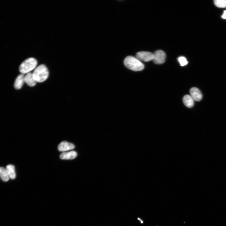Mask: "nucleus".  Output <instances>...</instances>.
Returning a JSON list of instances; mask_svg holds the SVG:
<instances>
[{"mask_svg":"<svg viewBox=\"0 0 226 226\" xmlns=\"http://www.w3.org/2000/svg\"><path fill=\"white\" fill-rule=\"evenodd\" d=\"M49 71L47 67L44 65H39L36 68L32 73L33 77L37 82L43 83L49 76Z\"/></svg>","mask_w":226,"mask_h":226,"instance_id":"1","label":"nucleus"},{"mask_svg":"<svg viewBox=\"0 0 226 226\" xmlns=\"http://www.w3.org/2000/svg\"><path fill=\"white\" fill-rule=\"evenodd\" d=\"M125 66L128 69L135 71H140L144 68V65L136 58L132 56L126 57L124 61Z\"/></svg>","mask_w":226,"mask_h":226,"instance_id":"2","label":"nucleus"},{"mask_svg":"<svg viewBox=\"0 0 226 226\" xmlns=\"http://www.w3.org/2000/svg\"><path fill=\"white\" fill-rule=\"evenodd\" d=\"M38 65L37 60L33 58H30L24 61L20 65L19 70L22 74H27L36 68Z\"/></svg>","mask_w":226,"mask_h":226,"instance_id":"3","label":"nucleus"},{"mask_svg":"<svg viewBox=\"0 0 226 226\" xmlns=\"http://www.w3.org/2000/svg\"><path fill=\"white\" fill-rule=\"evenodd\" d=\"M166 54L165 52L161 50L155 51L154 53L153 60L156 64L161 65L165 62Z\"/></svg>","mask_w":226,"mask_h":226,"instance_id":"4","label":"nucleus"},{"mask_svg":"<svg viewBox=\"0 0 226 226\" xmlns=\"http://www.w3.org/2000/svg\"><path fill=\"white\" fill-rule=\"evenodd\" d=\"M136 58L140 61L148 62L153 60L154 53L148 52H140L136 54Z\"/></svg>","mask_w":226,"mask_h":226,"instance_id":"5","label":"nucleus"},{"mask_svg":"<svg viewBox=\"0 0 226 226\" xmlns=\"http://www.w3.org/2000/svg\"><path fill=\"white\" fill-rule=\"evenodd\" d=\"M74 146L72 143L64 141L61 142L58 146V149L60 152H65L74 149Z\"/></svg>","mask_w":226,"mask_h":226,"instance_id":"6","label":"nucleus"},{"mask_svg":"<svg viewBox=\"0 0 226 226\" xmlns=\"http://www.w3.org/2000/svg\"><path fill=\"white\" fill-rule=\"evenodd\" d=\"M191 96L194 100L197 101H201L202 98V94L199 89L193 87L190 90Z\"/></svg>","mask_w":226,"mask_h":226,"instance_id":"7","label":"nucleus"},{"mask_svg":"<svg viewBox=\"0 0 226 226\" xmlns=\"http://www.w3.org/2000/svg\"><path fill=\"white\" fill-rule=\"evenodd\" d=\"M77 154L76 152L72 151L64 152L62 153L60 156V158L62 160H72L77 157Z\"/></svg>","mask_w":226,"mask_h":226,"instance_id":"8","label":"nucleus"},{"mask_svg":"<svg viewBox=\"0 0 226 226\" xmlns=\"http://www.w3.org/2000/svg\"><path fill=\"white\" fill-rule=\"evenodd\" d=\"M24 75L20 74L17 77L14 84L15 88L17 90H19L22 87L25 82Z\"/></svg>","mask_w":226,"mask_h":226,"instance_id":"9","label":"nucleus"},{"mask_svg":"<svg viewBox=\"0 0 226 226\" xmlns=\"http://www.w3.org/2000/svg\"><path fill=\"white\" fill-rule=\"evenodd\" d=\"M24 81L27 85L31 87L35 86L37 83V82L33 77L32 73L31 72L25 75Z\"/></svg>","mask_w":226,"mask_h":226,"instance_id":"10","label":"nucleus"},{"mask_svg":"<svg viewBox=\"0 0 226 226\" xmlns=\"http://www.w3.org/2000/svg\"><path fill=\"white\" fill-rule=\"evenodd\" d=\"M194 100L189 95H185L183 98V102L185 106L188 108L192 107L194 105Z\"/></svg>","mask_w":226,"mask_h":226,"instance_id":"11","label":"nucleus"},{"mask_svg":"<svg viewBox=\"0 0 226 226\" xmlns=\"http://www.w3.org/2000/svg\"><path fill=\"white\" fill-rule=\"evenodd\" d=\"M10 179H15L16 175L15 171V167L11 165H9L6 166V168Z\"/></svg>","mask_w":226,"mask_h":226,"instance_id":"12","label":"nucleus"},{"mask_svg":"<svg viewBox=\"0 0 226 226\" xmlns=\"http://www.w3.org/2000/svg\"><path fill=\"white\" fill-rule=\"evenodd\" d=\"M0 177L5 182H8L10 179L7 171L3 167H0Z\"/></svg>","mask_w":226,"mask_h":226,"instance_id":"13","label":"nucleus"},{"mask_svg":"<svg viewBox=\"0 0 226 226\" xmlns=\"http://www.w3.org/2000/svg\"><path fill=\"white\" fill-rule=\"evenodd\" d=\"M214 2L215 5L217 7L226 8V0H215Z\"/></svg>","mask_w":226,"mask_h":226,"instance_id":"14","label":"nucleus"},{"mask_svg":"<svg viewBox=\"0 0 226 226\" xmlns=\"http://www.w3.org/2000/svg\"><path fill=\"white\" fill-rule=\"evenodd\" d=\"M179 61L181 66H184L187 65L188 62L186 59L184 57H180L178 58Z\"/></svg>","mask_w":226,"mask_h":226,"instance_id":"15","label":"nucleus"},{"mask_svg":"<svg viewBox=\"0 0 226 226\" xmlns=\"http://www.w3.org/2000/svg\"><path fill=\"white\" fill-rule=\"evenodd\" d=\"M222 18L224 19H226V11H224Z\"/></svg>","mask_w":226,"mask_h":226,"instance_id":"16","label":"nucleus"},{"mask_svg":"<svg viewBox=\"0 0 226 226\" xmlns=\"http://www.w3.org/2000/svg\"><path fill=\"white\" fill-rule=\"evenodd\" d=\"M138 220H140V221H141V223H143V221H142V220H141V219H140V218H138Z\"/></svg>","mask_w":226,"mask_h":226,"instance_id":"17","label":"nucleus"}]
</instances>
